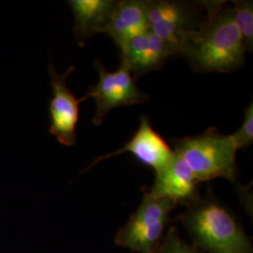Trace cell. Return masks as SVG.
Wrapping results in <instances>:
<instances>
[{
	"label": "cell",
	"instance_id": "cell-1",
	"mask_svg": "<svg viewBox=\"0 0 253 253\" xmlns=\"http://www.w3.org/2000/svg\"><path fill=\"white\" fill-rule=\"evenodd\" d=\"M206 16L190 33L180 50L198 73H231L245 62L243 40L235 26L232 7L225 1H204Z\"/></svg>",
	"mask_w": 253,
	"mask_h": 253
},
{
	"label": "cell",
	"instance_id": "cell-2",
	"mask_svg": "<svg viewBox=\"0 0 253 253\" xmlns=\"http://www.w3.org/2000/svg\"><path fill=\"white\" fill-rule=\"evenodd\" d=\"M182 220L209 253H253L252 244L234 215L210 197L191 203Z\"/></svg>",
	"mask_w": 253,
	"mask_h": 253
},
{
	"label": "cell",
	"instance_id": "cell-3",
	"mask_svg": "<svg viewBox=\"0 0 253 253\" xmlns=\"http://www.w3.org/2000/svg\"><path fill=\"white\" fill-rule=\"evenodd\" d=\"M173 153L186 163L198 182L235 180L237 148L231 135L210 126L197 136L172 139Z\"/></svg>",
	"mask_w": 253,
	"mask_h": 253
},
{
	"label": "cell",
	"instance_id": "cell-4",
	"mask_svg": "<svg viewBox=\"0 0 253 253\" xmlns=\"http://www.w3.org/2000/svg\"><path fill=\"white\" fill-rule=\"evenodd\" d=\"M148 29L159 37L172 55H179L187 36L197 30L205 16L204 1L147 0Z\"/></svg>",
	"mask_w": 253,
	"mask_h": 253
},
{
	"label": "cell",
	"instance_id": "cell-5",
	"mask_svg": "<svg viewBox=\"0 0 253 253\" xmlns=\"http://www.w3.org/2000/svg\"><path fill=\"white\" fill-rule=\"evenodd\" d=\"M175 205L171 200L145 193L138 209L117 235V244L136 253H153Z\"/></svg>",
	"mask_w": 253,
	"mask_h": 253
},
{
	"label": "cell",
	"instance_id": "cell-6",
	"mask_svg": "<svg viewBox=\"0 0 253 253\" xmlns=\"http://www.w3.org/2000/svg\"><path fill=\"white\" fill-rule=\"evenodd\" d=\"M95 67L99 73V81L89 87L84 98H93L96 103V114L92 118L95 126H100L112 109L119 106H130L141 104L148 100L147 93L140 90L136 80L126 65L120 64L116 72H108L100 62Z\"/></svg>",
	"mask_w": 253,
	"mask_h": 253
},
{
	"label": "cell",
	"instance_id": "cell-7",
	"mask_svg": "<svg viewBox=\"0 0 253 253\" xmlns=\"http://www.w3.org/2000/svg\"><path fill=\"white\" fill-rule=\"evenodd\" d=\"M75 70L71 66L64 73H58L54 65H49L51 75V85L53 97L50 102V132L54 135L59 144L66 146H73L76 144V126L79 119V104L85 100L84 97L76 99L73 92L67 85L68 76Z\"/></svg>",
	"mask_w": 253,
	"mask_h": 253
},
{
	"label": "cell",
	"instance_id": "cell-8",
	"mask_svg": "<svg viewBox=\"0 0 253 253\" xmlns=\"http://www.w3.org/2000/svg\"><path fill=\"white\" fill-rule=\"evenodd\" d=\"M130 153L139 163H143L155 172L159 171L173 157V150L163 136L154 129L150 119L145 115L140 118V125L131 139L115 152L99 157L91 166L112 157Z\"/></svg>",
	"mask_w": 253,
	"mask_h": 253
},
{
	"label": "cell",
	"instance_id": "cell-9",
	"mask_svg": "<svg viewBox=\"0 0 253 253\" xmlns=\"http://www.w3.org/2000/svg\"><path fill=\"white\" fill-rule=\"evenodd\" d=\"M121 63L126 65L134 79L159 71L172 53L163 41L147 29L127 41L119 48Z\"/></svg>",
	"mask_w": 253,
	"mask_h": 253
},
{
	"label": "cell",
	"instance_id": "cell-10",
	"mask_svg": "<svg viewBox=\"0 0 253 253\" xmlns=\"http://www.w3.org/2000/svg\"><path fill=\"white\" fill-rule=\"evenodd\" d=\"M155 172L153 187L149 191L154 197L190 205L197 200L199 182L189 166L175 154L169 163Z\"/></svg>",
	"mask_w": 253,
	"mask_h": 253
},
{
	"label": "cell",
	"instance_id": "cell-11",
	"mask_svg": "<svg viewBox=\"0 0 253 253\" xmlns=\"http://www.w3.org/2000/svg\"><path fill=\"white\" fill-rule=\"evenodd\" d=\"M117 0H71L74 17V34L79 45L95 34L106 33Z\"/></svg>",
	"mask_w": 253,
	"mask_h": 253
},
{
	"label": "cell",
	"instance_id": "cell-12",
	"mask_svg": "<svg viewBox=\"0 0 253 253\" xmlns=\"http://www.w3.org/2000/svg\"><path fill=\"white\" fill-rule=\"evenodd\" d=\"M146 3L147 0L118 1L105 33L118 48L148 29Z\"/></svg>",
	"mask_w": 253,
	"mask_h": 253
},
{
	"label": "cell",
	"instance_id": "cell-13",
	"mask_svg": "<svg viewBox=\"0 0 253 253\" xmlns=\"http://www.w3.org/2000/svg\"><path fill=\"white\" fill-rule=\"evenodd\" d=\"M232 15L237 30L243 40L246 51L253 52V4L249 0H235L233 2Z\"/></svg>",
	"mask_w": 253,
	"mask_h": 253
},
{
	"label": "cell",
	"instance_id": "cell-14",
	"mask_svg": "<svg viewBox=\"0 0 253 253\" xmlns=\"http://www.w3.org/2000/svg\"><path fill=\"white\" fill-rule=\"evenodd\" d=\"M237 150L244 149L253 142V103L245 110V117L241 126L234 134H231Z\"/></svg>",
	"mask_w": 253,
	"mask_h": 253
},
{
	"label": "cell",
	"instance_id": "cell-15",
	"mask_svg": "<svg viewBox=\"0 0 253 253\" xmlns=\"http://www.w3.org/2000/svg\"><path fill=\"white\" fill-rule=\"evenodd\" d=\"M162 253H197V252L182 240L175 231H172L163 244Z\"/></svg>",
	"mask_w": 253,
	"mask_h": 253
}]
</instances>
